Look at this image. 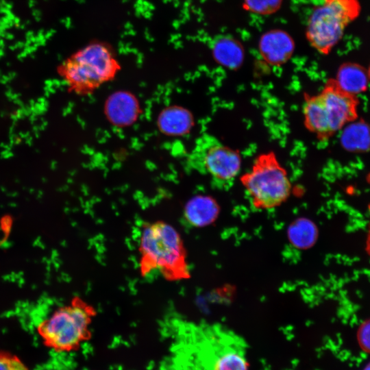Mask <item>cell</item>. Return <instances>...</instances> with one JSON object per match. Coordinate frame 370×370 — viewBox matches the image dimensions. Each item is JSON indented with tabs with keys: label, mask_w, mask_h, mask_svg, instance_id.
<instances>
[{
	"label": "cell",
	"mask_w": 370,
	"mask_h": 370,
	"mask_svg": "<svg viewBox=\"0 0 370 370\" xmlns=\"http://www.w3.org/2000/svg\"><path fill=\"white\" fill-rule=\"evenodd\" d=\"M138 268L145 278L158 271L169 282L190 278L187 251L179 232L162 220L143 225L139 245Z\"/></svg>",
	"instance_id": "1"
},
{
	"label": "cell",
	"mask_w": 370,
	"mask_h": 370,
	"mask_svg": "<svg viewBox=\"0 0 370 370\" xmlns=\"http://www.w3.org/2000/svg\"><path fill=\"white\" fill-rule=\"evenodd\" d=\"M121 64L108 44L93 41L78 49L60 66V77L74 92H93L113 79Z\"/></svg>",
	"instance_id": "2"
},
{
	"label": "cell",
	"mask_w": 370,
	"mask_h": 370,
	"mask_svg": "<svg viewBox=\"0 0 370 370\" xmlns=\"http://www.w3.org/2000/svg\"><path fill=\"white\" fill-rule=\"evenodd\" d=\"M97 314L92 304L75 296L42 320L38 333L47 347L58 352L73 351L90 338V325Z\"/></svg>",
	"instance_id": "3"
},
{
	"label": "cell",
	"mask_w": 370,
	"mask_h": 370,
	"mask_svg": "<svg viewBox=\"0 0 370 370\" xmlns=\"http://www.w3.org/2000/svg\"><path fill=\"white\" fill-rule=\"evenodd\" d=\"M240 180L253 207L257 210L277 208L291 195L292 185L287 171L273 151L258 155Z\"/></svg>",
	"instance_id": "4"
},
{
	"label": "cell",
	"mask_w": 370,
	"mask_h": 370,
	"mask_svg": "<svg viewBox=\"0 0 370 370\" xmlns=\"http://www.w3.org/2000/svg\"><path fill=\"white\" fill-rule=\"evenodd\" d=\"M186 163L191 169L209 177L215 186L225 188L231 186L239 174L241 157L216 137L204 134L197 140Z\"/></svg>",
	"instance_id": "5"
},
{
	"label": "cell",
	"mask_w": 370,
	"mask_h": 370,
	"mask_svg": "<svg viewBox=\"0 0 370 370\" xmlns=\"http://www.w3.org/2000/svg\"><path fill=\"white\" fill-rule=\"evenodd\" d=\"M359 10L357 0H323L321 5L313 10L308 20V42L321 53L328 54Z\"/></svg>",
	"instance_id": "6"
},
{
	"label": "cell",
	"mask_w": 370,
	"mask_h": 370,
	"mask_svg": "<svg viewBox=\"0 0 370 370\" xmlns=\"http://www.w3.org/2000/svg\"><path fill=\"white\" fill-rule=\"evenodd\" d=\"M358 99L329 79L322 90L309 99L312 121L326 136L332 137L347 124L358 119Z\"/></svg>",
	"instance_id": "7"
},
{
	"label": "cell",
	"mask_w": 370,
	"mask_h": 370,
	"mask_svg": "<svg viewBox=\"0 0 370 370\" xmlns=\"http://www.w3.org/2000/svg\"><path fill=\"white\" fill-rule=\"evenodd\" d=\"M258 49L262 59L272 66L286 63L295 50V42L290 34L282 29L269 30L260 37Z\"/></svg>",
	"instance_id": "8"
},
{
	"label": "cell",
	"mask_w": 370,
	"mask_h": 370,
	"mask_svg": "<svg viewBox=\"0 0 370 370\" xmlns=\"http://www.w3.org/2000/svg\"><path fill=\"white\" fill-rule=\"evenodd\" d=\"M219 206L212 197L198 195L190 199L184 209V217L190 225L203 227L213 223L219 214Z\"/></svg>",
	"instance_id": "9"
},
{
	"label": "cell",
	"mask_w": 370,
	"mask_h": 370,
	"mask_svg": "<svg viewBox=\"0 0 370 370\" xmlns=\"http://www.w3.org/2000/svg\"><path fill=\"white\" fill-rule=\"evenodd\" d=\"M334 79L341 90L356 97L367 90L369 83L367 71L353 62L342 64Z\"/></svg>",
	"instance_id": "10"
},
{
	"label": "cell",
	"mask_w": 370,
	"mask_h": 370,
	"mask_svg": "<svg viewBox=\"0 0 370 370\" xmlns=\"http://www.w3.org/2000/svg\"><path fill=\"white\" fill-rule=\"evenodd\" d=\"M212 52L218 64L230 69H238L244 60L243 45L232 37L218 38L212 45Z\"/></svg>",
	"instance_id": "11"
},
{
	"label": "cell",
	"mask_w": 370,
	"mask_h": 370,
	"mask_svg": "<svg viewBox=\"0 0 370 370\" xmlns=\"http://www.w3.org/2000/svg\"><path fill=\"white\" fill-rule=\"evenodd\" d=\"M341 136L342 146L352 152L370 150V126L364 121H355L347 124Z\"/></svg>",
	"instance_id": "12"
},
{
	"label": "cell",
	"mask_w": 370,
	"mask_h": 370,
	"mask_svg": "<svg viewBox=\"0 0 370 370\" xmlns=\"http://www.w3.org/2000/svg\"><path fill=\"white\" fill-rule=\"evenodd\" d=\"M208 370H248L249 365L244 353L240 349L226 347L215 349L211 356Z\"/></svg>",
	"instance_id": "13"
},
{
	"label": "cell",
	"mask_w": 370,
	"mask_h": 370,
	"mask_svg": "<svg viewBox=\"0 0 370 370\" xmlns=\"http://www.w3.org/2000/svg\"><path fill=\"white\" fill-rule=\"evenodd\" d=\"M290 242L298 248H307L313 245L317 235L315 225L308 219L294 221L288 231Z\"/></svg>",
	"instance_id": "14"
},
{
	"label": "cell",
	"mask_w": 370,
	"mask_h": 370,
	"mask_svg": "<svg viewBox=\"0 0 370 370\" xmlns=\"http://www.w3.org/2000/svg\"><path fill=\"white\" fill-rule=\"evenodd\" d=\"M192 124L190 115L184 110H175L167 112L163 118V125L166 128L174 130L175 132H184L188 130Z\"/></svg>",
	"instance_id": "15"
},
{
	"label": "cell",
	"mask_w": 370,
	"mask_h": 370,
	"mask_svg": "<svg viewBox=\"0 0 370 370\" xmlns=\"http://www.w3.org/2000/svg\"><path fill=\"white\" fill-rule=\"evenodd\" d=\"M282 2V0H244V5L252 13L268 15L278 11Z\"/></svg>",
	"instance_id": "16"
},
{
	"label": "cell",
	"mask_w": 370,
	"mask_h": 370,
	"mask_svg": "<svg viewBox=\"0 0 370 370\" xmlns=\"http://www.w3.org/2000/svg\"><path fill=\"white\" fill-rule=\"evenodd\" d=\"M0 370H28L16 356L0 353Z\"/></svg>",
	"instance_id": "17"
},
{
	"label": "cell",
	"mask_w": 370,
	"mask_h": 370,
	"mask_svg": "<svg viewBox=\"0 0 370 370\" xmlns=\"http://www.w3.org/2000/svg\"><path fill=\"white\" fill-rule=\"evenodd\" d=\"M358 339L361 347L370 352V320L367 321L359 328Z\"/></svg>",
	"instance_id": "18"
},
{
	"label": "cell",
	"mask_w": 370,
	"mask_h": 370,
	"mask_svg": "<svg viewBox=\"0 0 370 370\" xmlns=\"http://www.w3.org/2000/svg\"><path fill=\"white\" fill-rule=\"evenodd\" d=\"M369 211H370V208H369ZM366 247H367V251L370 255V225H369V232H368V234H367Z\"/></svg>",
	"instance_id": "19"
},
{
	"label": "cell",
	"mask_w": 370,
	"mask_h": 370,
	"mask_svg": "<svg viewBox=\"0 0 370 370\" xmlns=\"http://www.w3.org/2000/svg\"><path fill=\"white\" fill-rule=\"evenodd\" d=\"M367 74H368V77H369V82H370V65H369V67L367 70Z\"/></svg>",
	"instance_id": "20"
},
{
	"label": "cell",
	"mask_w": 370,
	"mask_h": 370,
	"mask_svg": "<svg viewBox=\"0 0 370 370\" xmlns=\"http://www.w3.org/2000/svg\"><path fill=\"white\" fill-rule=\"evenodd\" d=\"M364 370H370V363L365 368Z\"/></svg>",
	"instance_id": "21"
}]
</instances>
